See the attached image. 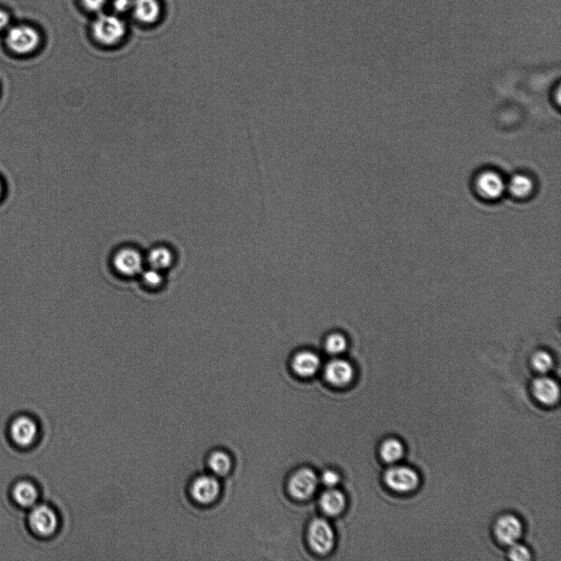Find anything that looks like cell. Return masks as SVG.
I'll use <instances>...</instances> for the list:
<instances>
[{"label":"cell","instance_id":"obj_8","mask_svg":"<svg viewBox=\"0 0 561 561\" xmlns=\"http://www.w3.org/2000/svg\"><path fill=\"white\" fill-rule=\"evenodd\" d=\"M496 539L502 545L510 546L519 541L522 534V525L517 516L507 514L499 517L494 525Z\"/></svg>","mask_w":561,"mask_h":561},{"label":"cell","instance_id":"obj_30","mask_svg":"<svg viewBox=\"0 0 561 561\" xmlns=\"http://www.w3.org/2000/svg\"><path fill=\"white\" fill-rule=\"evenodd\" d=\"M2 191H3V186L1 184V181H0V196H1L2 195Z\"/></svg>","mask_w":561,"mask_h":561},{"label":"cell","instance_id":"obj_1","mask_svg":"<svg viewBox=\"0 0 561 561\" xmlns=\"http://www.w3.org/2000/svg\"><path fill=\"white\" fill-rule=\"evenodd\" d=\"M110 265L122 279H136L147 266L145 253L132 245L122 246L113 252Z\"/></svg>","mask_w":561,"mask_h":561},{"label":"cell","instance_id":"obj_23","mask_svg":"<svg viewBox=\"0 0 561 561\" xmlns=\"http://www.w3.org/2000/svg\"><path fill=\"white\" fill-rule=\"evenodd\" d=\"M210 470L217 476L227 475L232 467L231 459L229 455L224 452H213L208 460Z\"/></svg>","mask_w":561,"mask_h":561},{"label":"cell","instance_id":"obj_3","mask_svg":"<svg viewBox=\"0 0 561 561\" xmlns=\"http://www.w3.org/2000/svg\"><path fill=\"white\" fill-rule=\"evenodd\" d=\"M473 186L478 198L489 203L500 200L506 193V180L500 172L492 169L478 172Z\"/></svg>","mask_w":561,"mask_h":561},{"label":"cell","instance_id":"obj_6","mask_svg":"<svg viewBox=\"0 0 561 561\" xmlns=\"http://www.w3.org/2000/svg\"><path fill=\"white\" fill-rule=\"evenodd\" d=\"M308 539L311 549L320 555L329 553L332 550L335 541L332 527L323 519L311 521Z\"/></svg>","mask_w":561,"mask_h":561},{"label":"cell","instance_id":"obj_16","mask_svg":"<svg viewBox=\"0 0 561 561\" xmlns=\"http://www.w3.org/2000/svg\"><path fill=\"white\" fill-rule=\"evenodd\" d=\"M37 434V426L34 421L21 417L13 421L11 426V435L14 441L21 447H28L34 441Z\"/></svg>","mask_w":561,"mask_h":561},{"label":"cell","instance_id":"obj_26","mask_svg":"<svg viewBox=\"0 0 561 561\" xmlns=\"http://www.w3.org/2000/svg\"><path fill=\"white\" fill-rule=\"evenodd\" d=\"M321 482L328 488H334L339 482L340 477L334 470H327L321 475Z\"/></svg>","mask_w":561,"mask_h":561},{"label":"cell","instance_id":"obj_14","mask_svg":"<svg viewBox=\"0 0 561 561\" xmlns=\"http://www.w3.org/2000/svg\"><path fill=\"white\" fill-rule=\"evenodd\" d=\"M535 190V180L526 173H517L506 181V193L516 200L530 198Z\"/></svg>","mask_w":561,"mask_h":561},{"label":"cell","instance_id":"obj_11","mask_svg":"<svg viewBox=\"0 0 561 561\" xmlns=\"http://www.w3.org/2000/svg\"><path fill=\"white\" fill-rule=\"evenodd\" d=\"M219 483L217 478L210 475H203L196 478L191 487V495L196 502L208 505L219 496Z\"/></svg>","mask_w":561,"mask_h":561},{"label":"cell","instance_id":"obj_18","mask_svg":"<svg viewBox=\"0 0 561 561\" xmlns=\"http://www.w3.org/2000/svg\"><path fill=\"white\" fill-rule=\"evenodd\" d=\"M346 500L342 492L337 489L328 488L320 498V506L325 514L337 516L344 511Z\"/></svg>","mask_w":561,"mask_h":561},{"label":"cell","instance_id":"obj_5","mask_svg":"<svg viewBox=\"0 0 561 561\" xmlns=\"http://www.w3.org/2000/svg\"><path fill=\"white\" fill-rule=\"evenodd\" d=\"M384 479L392 491L403 494L415 491L420 484L419 473L405 465H393L386 470Z\"/></svg>","mask_w":561,"mask_h":561},{"label":"cell","instance_id":"obj_24","mask_svg":"<svg viewBox=\"0 0 561 561\" xmlns=\"http://www.w3.org/2000/svg\"><path fill=\"white\" fill-rule=\"evenodd\" d=\"M348 347L347 339L340 333H332L325 339L324 348L325 352L334 357L342 356L346 351Z\"/></svg>","mask_w":561,"mask_h":561},{"label":"cell","instance_id":"obj_25","mask_svg":"<svg viewBox=\"0 0 561 561\" xmlns=\"http://www.w3.org/2000/svg\"><path fill=\"white\" fill-rule=\"evenodd\" d=\"M509 558L515 561H527L532 558L531 551L525 545L516 543L510 546Z\"/></svg>","mask_w":561,"mask_h":561},{"label":"cell","instance_id":"obj_9","mask_svg":"<svg viewBox=\"0 0 561 561\" xmlns=\"http://www.w3.org/2000/svg\"><path fill=\"white\" fill-rule=\"evenodd\" d=\"M356 371L351 363L342 358H334L324 369V377L330 385L343 387L353 380Z\"/></svg>","mask_w":561,"mask_h":561},{"label":"cell","instance_id":"obj_17","mask_svg":"<svg viewBox=\"0 0 561 561\" xmlns=\"http://www.w3.org/2000/svg\"><path fill=\"white\" fill-rule=\"evenodd\" d=\"M132 11L138 21L151 24L160 18L161 6L158 0H133Z\"/></svg>","mask_w":561,"mask_h":561},{"label":"cell","instance_id":"obj_2","mask_svg":"<svg viewBox=\"0 0 561 561\" xmlns=\"http://www.w3.org/2000/svg\"><path fill=\"white\" fill-rule=\"evenodd\" d=\"M127 27L123 19L110 14H100L93 25L95 40L104 46H114L126 36Z\"/></svg>","mask_w":561,"mask_h":561},{"label":"cell","instance_id":"obj_21","mask_svg":"<svg viewBox=\"0 0 561 561\" xmlns=\"http://www.w3.org/2000/svg\"><path fill=\"white\" fill-rule=\"evenodd\" d=\"M137 279L143 288L148 291H158L164 288L166 281L165 273L146 266Z\"/></svg>","mask_w":561,"mask_h":561},{"label":"cell","instance_id":"obj_19","mask_svg":"<svg viewBox=\"0 0 561 561\" xmlns=\"http://www.w3.org/2000/svg\"><path fill=\"white\" fill-rule=\"evenodd\" d=\"M530 366L539 376L548 375L555 366V358L549 350L536 349L530 356Z\"/></svg>","mask_w":561,"mask_h":561},{"label":"cell","instance_id":"obj_4","mask_svg":"<svg viewBox=\"0 0 561 561\" xmlns=\"http://www.w3.org/2000/svg\"><path fill=\"white\" fill-rule=\"evenodd\" d=\"M41 36L36 29L29 25H16L8 29L6 44L18 55H28L39 47Z\"/></svg>","mask_w":561,"mask_h":561},{"label":"cell","instance_id":"obj_22","mask_svg":"<svg viewBox=\"0 0 561 561\" xmlns=\"http://www.w3.org/2000/svg\"><path fill=\"white\" fill-rule=\"evenodd\" d=\"M13 497L19 505L28 507L35 504L38 498V492L36 488L32 483L21 482L14 487Z\"/></svg>","mask_w":561,"mask_h":561},{"label":"cell","instance_id":"obj_13","mask_svg":"<svg viewBox=\"0 0 561 561\" xmlns=\"http://www.w3.org/2000/svg\"><path fill=\"white\" fill-rule=\"evenodd\" d=\"M146 265L166 273L175 265L176 255L173 249L165 244L153 246L145 253Z\"/></svg>","mask_w":561,"mask_h":561},{"label":"cell","instance_id":"obj_10","mask_svg":"<svg viewBox=\"0 0 561 561\" xmlns=\"http://www.w3.org/2000/svg\"><path fill=\"white\" fill-rule=\"evenodd\" d=\"M29 522L35 533L44 536L55 534L59 525L55 511L46 506L36 507L29 517Z\"/></svg>","mask_w":561,"mask_h":561},{"label":"cell","instance_id":"obj_7","mask_svg":"<svg viewBox=\"0 0 561 561\" xmlns=\"http://www.w3.org/2000/svg\"><path fill=\"white\" fill-rule=\"evenodd\" d=\"M318 482V478L313 469L301 468L291 477L289 492L297 500H306L315 493Z\"/></svg>","mask_w":561,"mask_h":561},{"label":"cell","instance_id":"obj_29","mask_svg":"<svg viewBox=\"0 0 561 561\" xmlns=\"http://www.w3.org/2000/svg\"><path fill=\"white\" fill-rule=\"evenodd\" d=\"M11 18L9 13L0 9V32L8 30L11 26Z\"/></svg>","mask_w":561,"mask_h":561},{"label":"cell","instance_id":"obj_12","mask_svg":"<svg viewBox=\"0 0 561 561\" xmlns=\"http://www.w3.org/2000/svg\"><path fill=\"white\" fill-rule=\"evenodd\" d=\"M532 392L535 399L545 405H553L560 399L559 384L548 375H541L535 379L532 383Z\"/></svg>","mask_w":561,"mask_h":561},{"label":"cell","instance_id":"obj_27","mask_svg":"<svg viewBox=\"0 0 561 561\" xmlns=\"http://www.w3.org/2000/svg\"><path fill=\"white\" fill-rule=\"evenodd\" d=\"M108 0H81L84 7L93 13L102 12Z\"/></svg>","mask_w":561,"mask_h":561},{"label":"cell","instance_id":"obj_15","mask_svg":"<svg viewBox=\"0 0 561 561\" xmlns=\"http://www.w3.org/2000/svg\"><path fill=\"white\" fill-rule=\"evenodd\" d=\"M292 370L300 377L309 378L316 375L321 367L320 357L310 350L297 353L292 359Z\"/></svg>","mask_w":561,"mask_h":561},{"label":"cell","instance_id":"obj_20","mask_svg":"<svg viewBox=\"0 0 561 561\" xmlns=\"http://www.w3.org/2000/svg\"><path fill=\"white\" fill-rule=\"evenodd\" d=\"M405 449L399 439L388 438L383 441L380 447V455L383 461L396 464L404 457Z\"/></svg>","mask_w":561,"mask_h":561},{"label":"cell","instance_id":"obj_28","mask_svg":"<svg viewBox=\"0 0 561 561\" xmlns=\"http://www.w3.org/2000/svg\"><path fill=\"white\" fill-rule=\"evenodd\" d=\"M133 0H114L113 8L118 13H126L132 11Z\"/></svg>","mask_w":561,"mask_h":561}]
</instances>
